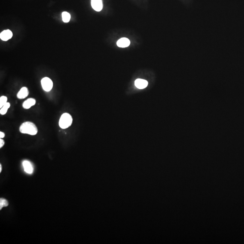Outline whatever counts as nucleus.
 I'll return each mask as SVG.
<instances>
[{
    "label": "nucleus",
    "instance_id": "6e6552de",
    "mask_svg": "<svg viewBox=\"0 0 244 244\" xmlns=\"http://www.w3.org/2000/svg\"><path fill=\"white\" fill-rule=\"evenodd\" d=\"M23 166L24 170L27 173L31 174L33 172V168L31 163L28 161H24L23 162Z\"/></svg>",
    "mask_w": 244,
    "mask_h": 244
},
{
    "label": "nucleus",
    "instance_id": "1a4fd4ad",
    "mask_svg": "<svg viewBox=\"0 0 244 244\" xmlns=\"http://www.w3.org/2000/svg\"><path fill=\"white\" fill-rule=\"evenodd\" d=\"M29 93V92L28 88L26 87H22L18 93L17 97L19 99H23L28 96Z\"/></svg>",
    "mask_w": 244,
    "mask_h": 244
},
{
    "label": "nucleus",
    "instance_id": "2eb2a0df",
    "mask_svg": "<svg viewBox=\"0 0 244 244\" xmlns=\"http://www.w3.org/2000/svg\"><path fill=\"white\" fill-rule=\"evenodd\" d=\"M5 144V142L2 138L0 139V148H1Z\"/></svg>",
    "mask_w": 244,
    "mask_h": 244
},
{
    "label": "nucleus",
    "instance_id": "ddd939ff",
    "mask_svg": "<svg viewBox=\"0 0 244 244\" xmlns=\"http://www.w3.org/2000/svg\"><path fill=\"white\" fill-rule=\"evenodd\" d=\"M7 98L5 96H2L0 97V108H1L7 103Z\"/></svg>",
    "mask_w": 244,
    "mask_h": 244
},
{
    "label": "nucleus",
    "instance_id": "423d86ee",
    "mask_svg": "<svg viewBox=\"0 0 244 244\" xmlns=\"http://www.w3.org/2000/svg\"><path fill=\"white\" fill-rule=\"evenodd\" d=\"M135 85L139 89H143L147 87L148 85V82L143 79H138L135 81Z\"/></svg>",
    "mask_w": 244,
    "mask_h": 244
},
{
    "label": "nucleus",
    "instance_id": "f03ea898",
    "mask_svg": "<svg viewBox=\"0 0 244 244\" xmlns=\"http://www.w3.org/2000/svg\"><path fill=\"white\" fill-rule=\"evenodd\" d=\"M72 123V117L69 113H63L59 121V127L62 129H66L70 127Z\"/></svg>",
    "mask_w": 244,
    "mask_h": 244
},
{
    "label": "nucleus",
    "instance_id": "9d476101",
    "mask_svg": "<svg viewBox=\"0 0 244 244\" xmlns=\"http://www.w3.org/2000/svg\"><path fill=\"white\" fill-rule=\"evenodd\" d=\"M36 100L35 99L29 98L26 100L23 104V107L25 109H29L33 106H35Z\"/></svg>",
    "mask_w": 244,
    "mask_h": 244
},
{
    "label": "nucleus",
    "instance_id": "0eeeda50",
    "mask_svg": "<svg viewBox=\"0 0 244 244\" xmlns=\"http://www.w3.org/2000/svg\"><path fill=\"white\" fill-rule=\"evenodd\" d=\"M130 44L129 40L126 38H123L117 41V46L120 48H126L129 47Z\"/></svg>",
    "mask_w": 244,
    "mask_h": 244
},
{
    "label": "nucleus",
    "instance_id": "7ed1b4c3",
    "mask_svg": "<svg viewBox=\"0 0 244 244\" xmlns=\"http://www.w3.org/2000/svg\"><path fill=\"white\" fill-rule=\"evenodd\" d=\"M41 85L44 90L47 92L50 91L53 88V81L48 77H44L42 79Z\"/></svg>",
    "mask_w": 244,
    "mask_h": 244
},
{
    "label": "nucleus",
    "instance_id": "f257e3e1",
    "mask_svg": "<svg viewBox=\"0 0 244 244\" xmlns=\"http://www.w3.org/2000/svg\"><path fill=\"white\" fill-rule=\"evenodd\" d=\"M19 131L22 133L35 135L37 133L38 130L35 124L31 122H26L20 125Z\"/></svg>",
    "mask_w": 244,
    "mask_h": 244
},
{
    "label": "nucleus",
    "instance_id": "dca6fc26",
    "mask_svg": "<svg viewBox=\"0 0 244 244\" xmlns=\"http://www.w3.org/2000/svg\"><path fill=\"white\" fill-rule=\"evenodd\" d=\"M5 136V134L3 132H0V138H4Z\"/></svg>",
    "mask_w": 244,
    "mask_h": 244
},
{
    "label": "nucleus",
    "instance_id": "f8f14e48",
    "mask_svg": "<svg viewBox=\"0 0 244 244\" xmlns=\"http://www.w3.org/2000/svg\"><path fill=\"white\" fill-rule=\"evenodd\" d=\"M10 107V104L9 103L7 102L6 104L0 110V113L1 115H4L7 113L8 108Z\"/></svg>",
    "mask_w": 244,
    "mask_h": 244
},
{
    "label": "nucleus",
    "instance_id": "f3484780",
    "mask_svg": "<svg viewBox=\"0 0 244 244\" xmlns=\"http://www.w3.org/2000/svg\"><path fill=\"white\" fill-rule=\"evenodd\" d=\"M1 170H2V165H1V164L0 165V172H1Z\"/></svg>",
    "mask_w": 244,
    "mask_h": 244
},
{
    "label": "nucleus",
    "instance_id": "9b49d317",
    "mask_svg": "<svg viewBox=\"0 0 244 244\" xmlns=\"http://www.w3.org/2000/svg\"><path fill=\"white\" fill-rule=\"evenodd\" d=\"M62 18L63 22L65 23H67L71 19V15L68 12H63L62 13Z\"/></svg>",
    "mask_w": 244,
    "mask_h": 244
},
{
    "label": "nucleus",
    "instance_id": "4468645a",
    "mask_svg": "<svg viewBox=\"0 0 244 244\" xmlns=\"http://www.w3.org/2000/svg\"><path fill=\"white\" fill-rule=\"evenodd\" d=\"M8 205V202L6 200L1 199L0 200V209L1 210L3 207H7Z\"/></svg>",
    "mask_w": 244,
    "mask_h": 244
},
{
    "label": "nucleus",
    "instance_id": "20e7f679",
    "mask_svg": "<svg viewBox=\"0 0 244 244\" xmlns=\"http://www.w3.org/2000/svg\"><path fill=\"white\" fill-rule=\"evenodd\" d=\"M91 6L95 10L100 11L103 8L102 0H91Z\"/></svg>",
    "mask_w": 244,
    "mask_h": 244
},
{
    "label": "nucleus",
    "instance_id": "39448f33",
    "mask_svg": "<svg viewBox=\"0 0 244 244\" xmlns=\"http://www.w3.org/2000/svg\"><path fill=\"white\" fill-rule=\"evenodd\" d=\"M12 36H13V33L12 32L8 29L6 31H3L1 33L0 38L2 40L6 41L11 39Z\"/></svg>",
    "mask_w": 244,
    "mask_h": 244
}]
</instances>
